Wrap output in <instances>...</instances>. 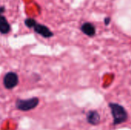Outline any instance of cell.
Instances as JSON below:
<instances>
[{
  "label": "cell",
  "instance_id": "cell-1",
  "mask_svg": "<svg viewBox=\"0 0 131 130\" xmlns=\"http://www.w3.org/2000/svg\"><path fill=\"white\" fill-rule=\"evenodd\" d=\"M109 107L111 108V111L114 118V124L115 126L121 124L127 120L128 114L124 107L114 103H109Z\"/></svg>",
  "mask_w": 131,
  "mask_h": 130
},
{
  "label": "cell",
  "instance_id": "cell-2",
  "mask_svg": "<svg viewBox=\"0 0 131 130\" xmlns=\"http://www.w3.org/2000/svg\"><path fill=\"white\" fill-rule=\"evenodd\" d=\"M39 104V99L38 97H31L27 100L18 99L15 102V107L20 111H29L34 110Z\"/></svg>",
  "mask_w": 131,
  "mask_h": 130
},
{
  "label": "cell",
  "instance_id": "cell-3",
  "mask_svg": "<svg viewBox=\"0 0 131 130\" xmlns=\"http://www.w3.org/2000/svg\"><path fill=\"white\" fill-rule=\"evenodd\" d=\"M4 87L7 90H12L18 84V76L16 73L10 71L5 74L3 78Z\"/></svg>",
  "mask_w": 131,
  "mask_h": 130
},
{
  "label": "cell",
  "instance_id": "cell-4",
  "mask_svg": "<svg viewBox=\"0 0 131 130\" xmlns=\"http://www.w3.org/2000/svg\"><path fill=\"white\" fill-rule=\"evenodd\" d=\"M33 29L35 33L42 36L45 38H50L53 37V35H54V33L51 31V29L49 28H48L45 25L39 24L38 22L34 26Z\"/></svg>",
  "mask_w": 131,
  "mask_h": 130
},
{
  "label": "cell",
  "instance_id": "cell-5",
  "mask_svg": "<svg viewBox=\"0 0 131 130\" xmlns=\"http://www.w3.org/2000/svg\"><path fill=\"white\" fill-rule=\"evenodd\" d=\"M87 121L91 125L96 126L100 123L101 116L97 111L91 110V111H89L87 114Z\"/></svg>",
  "mask_w": 131,
  "mask_h": 130
},
{
  "label": "cell",
  "instance_id": "cell-6",
  "mask_svg": "<svg viewBox=\"0 0 131 130\" xmlns=\"http://www.w3.org/2000/svg\"><path fill=\"white\" fill-rule=\"evenodd\" d=\"M81 31L84 34H86V35H88L89 37L94 36V34L96 33L95 27L91 23H90V22H85V23H84L81 25Z\"/></svg>",
  "mask_w": 131,
  "mask_h": 130
},
{
  "label": "cell",
  "instance_id": "cell-7",
  "mask_svg": "<svg viewBox=\"0 0 131 130\" xmlns=\"http://www.w3.org/2000/svg\"><path fill=\"white\" fill-rule=\"evenodd\" d=\"M11 30V26L6 18L2 15L0 17V33L2 34H8Z\"/></svg>",
  "mask_w": 131,
  "mask_h": 130
},
{
  "label": "cell",
  "instance_id": "cell-8",
  "mask_svg": "<svg viewBox=\"0 0 131 130\" xmlns=\"http://www.w3.org/2000/svg\"><path fill=\"white\" fill-rule=\"evenodd\" d=\"M24 23H25V26L27 28H33L34 26L36 25L37 21H35V19L32 18H26L25 20Z\"/></svg>",
  "mask_w": 131,
  "mask_h": 130
},
{
  "label": "cell",
  "instance_id": "cell-9",
  "mask_svg": "<svg viewBox=\"0 0 131 130\" xmlns=\"http://www.w3.org/2000/svg\"><path fill=\"white\" fill-rule=\"evenodd\" d=\"M110 21H111V18L109 17L108 18H105V19H104V24L106 25H108L110 24Z\"/></svg>",
  "mask_w": 131,
  "mask_h": 130
},
{
  "label": "cell",
  "instance_id": "cell-10",
  "mask_svg": "<svg viewBox=\"0 0 131 130\" xmlns=\"http://www.w3.org/2000/svg\"><path fill=\"white\" fill-rule=\"evenodd\" d=\"M5 11V7H4V6H1V7H0V17L2 15V13H3Z\"/></svg>",
  "mask_w": 131,
  "mask_h": 130
}]
</instances>
